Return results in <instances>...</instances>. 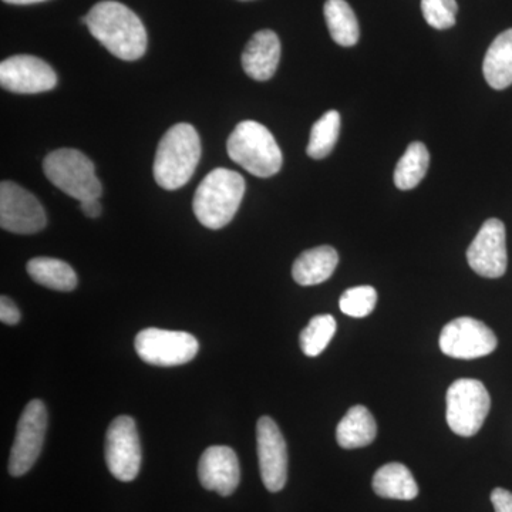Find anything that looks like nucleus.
Returning a JSON list of instances; mask_svg holds the SVG:
<instances>
[{
	"label": "nucleus",
	"instance_id": "6e6552de",
	"mask_svg": "<svg viewBox=\"0 0 512 512\" xmlns=\"http://www.w3.org/2000/svg\"><path fill=\"white\" fill-rule=\"evenodd\" d=\"M47 430V410L42 400H32L23 410L16 430L15 443L10 450L9 473L25 476L35 466L42 451Z\"/></svg>",
	"mask_w": 512,
	"mask_h": 512
},
{
	"label": "nucleus",
	"instance_id": "a211bd4d",
	"mask_svg": "<svg viewBox=\"0 0 512 512\" xmlns=\"http://www.w3.org/2000/svg\"><path fill=\"white\" fill-rule=\"evenodd\" d=\"M485 80L495 90H504L512 84V29L495 37L488 47L483 63Z\"/></svg>",
	"mask_w": 512,
	"mask_h": 512
},
{
	"label": "nucleus",
	"instance_id": "5701e85b",
	"mask_svg": "<svg viewBox=\"0 0 512 512\" xmlns=\"http://www.w3.org/2000/svg\"><path fill=\"white\" fill-rule=\"evenodd\" d=\"M430 154L420 141L410 144L394 170V184L399 190H413L426 177Z\"/></svg>",
	"mask_w": 512,
	"mask_h": 512
},
{
	"label": "nucleus",
	"instance_id": "a878e982",
	"mask_svg": "<svg viewBox=\"0 0 512 512\" xmlns=\"http://www.w3.org/2000/svg\"><path fill=\"white\" fill-rule=\"evenodd\" d=\"M377 292L372 286H356L340 296V311L352 318H366L375 311Z\"/></svg>",
	"mask_w": 512,
	"mask_h": 512
},
{
	"label": "nucleus",
	"instance_id": "ddd939ff",
	"mask_svg": "<svg viewBox=\"0 0 512 512\" xmlns=\"http://www.w3.org/2000/svg\"><path fill=\"white\" fill-rule=\"evenodd\" d=\"M259 470L266 490L278 493L288 480V448L281 430L271 417H261L256 424Z\"/></svg>",
	"mask_w": 512,
	"mask_h": 512
},
{
	"label": "nucleus",
	"instance_id": "393cba45",
	"mask_svg": "<svg viewBox=\"0 0 512 512\" xmlns=\"http://www.w3.org/2000/svg\"><path fill=\"white\" fill-rule=\"evenodd\" d=\"M336 333V320L332 315L313 316L301 332V349L306 356L316 357L328 348Z\"/></svg>",
	"mask_w": 512,
	"mask_h": 512
},
{
	"label": "nucleus",
	"instance_id": "f03ea898",
	"mask_svg": "<svg viewBox=\"0 0 512 512\" xmlns=\"http://www.w3.org/2000/svg\"><path fill=\"white\" fill-rule=\"evenodd\" d=\"M201 158V140L191 124L171 127L158 144L154 180L167 191L178 190L191 180Z\"/></svg>",
	"mask_w": 512,
	"mask_h": 512
},
{
	"label": "nucleus",
	"instance_id": "423d86ee",
	"mask_svg": "<svg viewBox=\"0 0 512 512\" xmlns=\"http://www.w3.org/2000/svg\"><path fill=\"white\" fill-rule=\"evenodd\" d=\"M447 424L457 436L473 437L483 427L491 409V397L476 379H458L447 390Z\"/></svg>",
	"mask_w": 512,
	"mask_h": 512
},
{
	"label": "nucleus",
	"instance_id": "f257e3e1",
	"mask_svg": "<svg viewBox=\"0 0 512 512\" xmlns=\"http://www.w3.org/2000/svg\"><path fill=\"white\" fill-rule=\"evenodd\" d=\"M86 26L111 55L121 60L133 62L146 53V28L123 3L114 0L97 3L87 13Z\"/></svg>",
	"mask_w": 512,
	"mask_h": 512
},
{
	"label": "nucleus",
	"instance_id": "f3484780",
	"mask_svg": "<svg viewBox=\"0 0 512 512\" xmlns=\"http://www.w3.org/2000/svg\"><path fill=\"white\" fill-rule=\"evenodd\" d=\"M339 255L335 248L323 247L308 249L296 259L292 275L296 284L313 286L328 281L338 268Z\"/></svg>",
	"mask_w": 512,
	"mask_h": 512
},
{
	"label": "nucleus",
	"instance_id": "9b49d317",
	"mask_svg": "<svg viewBox=\"0 0 512 512\" xmlns=\"http://www.w3.org/2000/svg\"><path fill=\"white\" fill-rule=\"evenodd\" d=\"M498 346L493 330L473 318H457L441 330L440 349L454 359H478L491 355Z\"/></svg>",
	"mask_w": 512,
	"mask_h": 512
},
{
	"label": "nucleus",
	"instance_id": "4be33fe9",
	"mask_svg": "<svg viewBox=\"0 0 512 512\" xmlns=\"http://www.w3.org/2000/svg\"><path fill=\"white\" fill-rule=\"evenodd\" d=\"M330 36L338 45L352 47L359 42V22L346 0H328L323 8Z\"/></svg>",
	"mask_w": 512,
	"mask_h": 512
},
{
	"label": "nucleus",
	"instance_id": "cd10ccee",
	"mask_svg": "<svg viewBox=\"0 0 512 512\" xmlns=\"http://www.w3.org/2000/svg\"><path fill=\"white\" fill-rule=\"evenodd\" d=\"M0 320L5 325H16L20 320V312L18 306L15 305L8 296L0 298Z\"/></svg>",
	"mask_w": 512,
	"mask_h": 512
},
{
	"label": "nucleus",
	"instance_id": "0eeeda50",
	"mask_svg": "<svg viewBox=\"0 0 512 512\" xmlns=\"http://www.w3.org/2000/svg\"><path fill=\"white\" fill-rule=\"evenodd\" d=\"M134 348L148 365L173 367L191 362L197 356L200 345L187 332L148 328L138 333Z\"/></svg>",
	"mask_w": 512,
	"mask_h": 512
},
{
	"label": "nucleus",
	"instance_id": "39448f33",
	"mask_svg": "<svg viewBox=\"0 0 512 512\" xmlns=\"http://www.w3.org/2000/svg\"><path fill=\"white\" fill-rule=\"evenodd\" d=\"M43 170L50 183L79 200H99L103 187L96 175V167L82 151L60 148L43 161Z\"/></svg>",
	"mask_w": 512,
	"mask_h": 512
},
{
	"label": "nucleus",
	"instance_id": "7ed1b4c3",
	"mask_svg": "<svg viewBox=\"0 0 512 512\" xmlns=\"http://www.w3.org/2000/svg\"><path fill=\"white\" fill-rule=\"evenodd\" d=\"M244 177L228 168H215L195 192L192 201L197 220L205 228L221 229L234 220L245 195Z\"/></svg>",
	"mask_w": 512,
	"mask_h": 512
},
{
	"label": "nucleus",
	"instance_id": "9d476101",
	"mask_svg": "<svg viewBox=\"0 0 512 512\" xmlns=\"http://www.w3.org/2000/svg\"><path fill=\"white\" fill-rule=\"evenodd\" d=\"M141 443L136 421L120 416L111 421L106 434V463L117 480H136L141 467Z\"/></svg>",
	"mask_w": 512,
	"mask_h": 512
},
{
	"label": "nucleus",
	"instance_id": "aec40b11",
	"mask_svg": "<svg viewBox=\"0 0 512 512\" xmlns=\"http://www.w3.org/2000/svg\"><path fill=\"white\" fill-rule=\"evenodd\" d=\"M373 490L382 498L410 501L419 495V485L412 471L400 463L380 467L373 477Z\"/></svg>",
	"mask_w": 512,
	"mask_h": 512
},
{
	"label": "nucleus",
	"instance_id": "2eb2a0df",
	"mask_svg": "<svg viewBox=\"0 0 512 512\" xmlns=\"http://www.w3.org/2000/svg\"><path fill=\"white\" fill-rule=\"evenodd\" d=\"M198 477L205 490L215 491L222 497L234 494L241 480L237 454L225 446L207 448L198 463Z\"/></svg>",
	"mask_w": 512,
	"mask_h": 512
},
{
	"label": "nucleus",
	"instance_id": "b1692460",
	"mask_svg": "<svg viewBox=\"0 0 512 512\" xmlns=\"http://www.w3.org/2000/svg\"><path fill=\"white\" fill-rule=\"evenodd\" d=\"M340 114L336 110H330L312 126L306 153L315 160H322L332 153L339 140Z\"/></svg>",
	"mask_w": 512,
	"mask_h": 512
},
{
	"label": "nucleus",
	"instance_id": "20e7f679",
	"mask_svg": "<svg viewBox=\"0 0 512 512\" xmlns=\"http://www.w3.org/2000/svg\"><path fill=\"white\" fill-rule=\"evenodd\" d=\"M227 151L234 163L259 178L278 174L284 161L275 137L258 121L239 123L228 138Z\"/></svg>",
	"mask_w": 512,
	"mask_h": 512
},
{
	"label": "nucleus",
	"instance_id": "c756f323",
	"mask_svg": "<svg viewBox=\"0 0 512 512\" xmlns=\"http://www.w3.org/2000/svg\"><path fill=\"white\" fill-rule=\"evenodd\" d=\"M82 211L87 217L97 218L101 215V204L99 200H87L82 202Z\"/></svg>",
	"mask_w": 512,
	"mask_h": 512
},
{
	"label": "nucleus",
	"instance_id": "bb28decb",
	"mask_svg": "<svg viewBox=\"0 0 512 512\" xmlns=\"http://www.w3.org/2000/svg\"><path fill=\"white\" fill-rule=\"evenodd\" d=\"M456 0H421V12L431 28L446 30L456 25Z\"/></svg>",
	"mask_w": 512,
	"mask_h": 512
},
{
	"label": "nucleus",
	"instance_id": "6ab92c4d",
	"mask_svg": "<svg viewBox=\"0 0 512 512\" xmlns=\"http://www.w3.org/2000/svg\"><path fill=\"white\" fill-rule=\"evenodd\" d=\"M375 417L365 406H355L348 410L336 429V440L342 448L353 450L369 446L376 439Z\"/></svg>",
	"mask_w": 512,
	"mask_h": 512
},
{
	"label": "nucleus",
	"instance_id": "412c9836",
	"mask_svg": "<svg viewBox=\"0 0 512 512\" xmlns=\"http://www.w3.org/2000/svg\"><path fill=\"white\" fill-rule=\"evenodd\" d=\"M28 274L36 284L46 286L53 291L70 292L77 286V275L72 266L67 262L56 258L30 259L28 262Z\"/></svg>",
	"mask_w": 512,
	"mask_h": 512
},
{
	"label": "nucleus",
	"instance_id": "7c9ffc66",
	"mask_svg": "<svg viewBox=\"0 0 512 512\" xmlns=\"http://www.w3.org/2000/svg\"><path fill=\"white\" fill-rule=\"evenodd\" d=\"M10 5H33V3L46 2V0H3Z\"/></svg>",
	"mask_w": 512,
	"mask_h": 512
},
{
	"label": "nucleus",
	"instance_id": "dca6fc26",
	"mask_svg": "<svg viewBox=\"0 0 512 512\" xmlns=\"http://www.w3.org/2000/svg\"><path fill=\"white\" fill-rule=\"evenodd\" d=\"M281 60V42L272 30H259L242 53V67L251 79L266 82L272 79Z\"/></svg>",
	"mask_w": 512,
	"mask_h": 512
},
{
	"label": "nucleus",
	"instance_id": "1a4fd4ad",
	"mask_svg": "<svg viewBox=\"0 0 512 512\" xmlns=\"http://www.w3.org/2000/svg\"><path fill=\"white\" fill-rule=\"evenodd\" d=\"M46 224V212L32 192L12 181H2L0 227L13 234L32 235L42 231Z\"/></svg>",
	"mask_w": 512,
	"mask_h": 512
},
{
	"label": "nucleus",
	"instance_id": "f8f14e48",
	"mask_svg": "<svg viewBox=\"0 0 512 512\" xmlns=\"http://www.w3.org/2000/svg\"><path fill=\"white\" fill-rule=\"evenodd\" d=\"M470 268L483 278H501L507 271V235L505 225L497 218L484 222L477 237L467 249Z\"/></svg>",
	"mask_w": 512,
	"mask_h": 512
},
{
	"label": "nucleus",
	"instance_id": "c85d7f7f",
	"mask_svg": "<svg viewBox=\"0 0 512 512\" xmlns=\"http://www.w3.org/2000/svg\"><path fill=\"white\" fill-rule=\"evenodd\" d=\"M491 503L495 512H512V493L504 488H494Z\"/></svg>",
	"mask_w": 512,
	"mask_h": 512
},
{
	"label": "nucleus",
	"instance_id": "4468645a",
	"mask_svg": "<svg viewBox=\"0 0 512 512\" xmlns=\"http://www.w3.org/2000/svg\"><path fill=\"white\" fill-rule=\"evenodd\" d=\"M0 84L12 93H45L55 89L57 76L45 60L36 56L18 55L0 64Z\"/></svg>",
	"mask_w": 512,
	"mask_h": 512
}]
</instances>
